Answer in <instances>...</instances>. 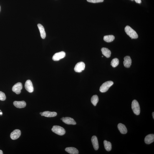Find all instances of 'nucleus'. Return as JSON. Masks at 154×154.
Wrapping results in <instances>:
<instances>
[{"label": "nucleus", "instance_id": "4468645a", "mask_svg": "<svg viewBox=\"0 0 154 154\" xmlns=\"http://www.w3.org/2000/svg\"><path fill=\"white\" fill-rule=\"evenodd\" d=\"M91 141L94 149L96 150H98L99 145L98 140L97 137L95 136H92L91 138Z\"/></svg>", "mask_w": 154, "mask_h": 154}, {"label": "nucleus", "instance_id": "2eb2a0df", "mask_svg": "<svg viewBox=\"0 0 154 154\" xmlns=\"http://www.w3.org/2000/svg\"><path fill=\"white\" fill-rule=\"evenodd\" d=\"M57 115V114L55 112H51L49 111H46L43 112V114L41 115L42 116H44L47 117H54Z\"/></svg>", "mask_w": 154, "mask_h": 154}, {"label": "nucleus", "instance_id": "dca6fc26", "mask_svg": "<svg viewBox=\"0 0 154 154\" xmlns=\"http://www.w3.org/2000/svg\"><path fill=\"white\" fill-rule=\"evenodd\" d=\"M37 26L39 28L40 32V33L41 37L43 39H45L46 36V34L43 26L40 24H38Z\"/></svg>", "mask_w": 154, "mask_h": 154}, {"label": "nucleus", "instance_id": "a878e982", "mask_svg": "<svg viewBox=\"0 0 154 154\" xmlns=\"http://www.w3.org/2000/svg\"><path fill=\"white\" fill-rule=\"evenodd\" d=\"M136 2L138 3V4H140L141 3V0H135Z\"/></svg>", "mask_w": 154, "mask_h": 154}, {"label": "nucleus", "instance_id": "6ab92c4d", "mask_svg": "<svg viewBox=\"0 0 154 154\" xmlns=\"http://www.w3.org/2000/svg\"><path fill=\"white\" fill-rule=\"evenodd\" d=\"M102 54L107 58H109L110 57L111 52L110 50L107 48L103 47L101 49Z\"/></svg>", "mask_w": 154, "mask_h": 154}, {"label": "nucleus", "instance_id": "473e14b6", "mask_svg": "<svg viewBox=\"0 0 154 154\" xmlns=\"http://www.w3.org/2000/svg\"></svg>", "mask_w": 154, "mask_h": 154}, {"label": "nucleus", "instance_id": "4be33fe9", "mask_svg": "<svg viewBox=\"0 0 154 154\" xmlns=\"http://www.w3.org/2000/svg\"><path fill=\"white\" fill-rule=\"evenodd\" d=\"M99 98L98 96L96 95H94L91 99V102L94 106H96L98 102L99 101Z\"/></svg>", "mask_w": 154, "mask_h": 154}, {"label": "nucleus", "instance_id": "b1692460", "mask_svg": "<svg viewBox=\"0 0 154 154\" xmlns=\"http://www.w3.org/2000/svg\"><path fill=\"white\" fill-rule=\"evenodd\" d=\"M6 99V96L4 93L0 91V100L4 101Z\"/></svg>", "mask_w": 154, "mask_h": 154}, {"label": "nucleus", "instance_id": "39448f33", "mask_svg": "<svg viewBox=\"0 0 154 154\" xmlns=\"http://www.w3.org/2000/svg\"><path fill=\"white\" fill-rule=\"evenodd\" d=\"M85 64L83 62L77 63L74 67V70L76 72H81L85 69Z\"/></svg>", "mask_w": 154, "mask_h": 154}, {"label": "nucleus", "instance_id": "2f4dec72", "mask_svg": "<svg viewBox=\"0 0 154 154\" xmlns=\"http://www.w3.org/2000/svg\"><path fill=\"white\" fill-rule=\"evenodd\" d=\"M103 57V56H102V57Z\"/></svg>", "mask_w": 154, "mask_h": 154}, {"label": "nucleus", "instance_id": "f257e3e1", "mask_svg": "<svg viewBox=\"0 0 154 154\" xmlns=\"http://www.w3.org/2000/svg\"><path fill=\"white\" fill-rule=\"evenodd\" d=\"M125 31L127 35L131 38V39H136L138 37V35L136 32L129 26H126Z\"/></svg>", "mask_w": 154, "mask_h": 154}, {"label": "nucleus", "instance_id": "9d476101", "mask_svg": "<svg viewBox=\"0 0 154 154\" xmlns=\"http://www.w3.org/2000/svg\"><path fill=\"white\" fill-rule=\"evenodd\" d=\"M62 120L64 123L67 124V125H75L76 124V122L74 120V119L71 117H65Z\"/></svg>", "mask_w": 154, "mask_h": 154}, {"label": "nucleus", "instance_id": "423d86ee", "mask_svg": "<svg viewBox=\"0 0 154 154\" xmlns=\"http://www.w3.org/2000/svg\"><path fill=\"white\" fill-rule=\"evenodd\" d=\"M66 54L64 51L56 53L53 56L52 59L54 61H57L60 60L65 57Z\"/></svg>", "mask_w": 154, "mask_h": 154}, {"label": "nucleus", "instance_id": "7c9ffc66", "mask_svg": "<svg viewBox=\"0 0 154 154\" xmlns=\"http://www.w3.org/2000/svg\"><path fill=\"white\" fill-rule=\"evenodd\" d=\"M64 118V117H63V118H61V120H63V118Z\"/></svg>", "mask_w": 154, "mask_h": 154}, {"label": "nucleus", "instance_id": "ddd939ff", "mask_svg": "<svg viewBox=\"0 0 154 154\" xmlns=\"http://www.w3.org/2000/svg\"><path fill=\"white\" fill-rule=\"evenodd\" d=\"M154 141V134H149L145 137V143L147 144H151Z\"/></svg>", "mask_w": 154, "mask_h": 154}, {"label": "nucleus", "instance_id": "9b49d317", "mask_svg": "<svg viewBox=\"0 0 154 154\" xmlns=\"http://www.w3.org/2000/svg\"><path fill=\"white\" fill-rule=\"evenodd\" d=\"M123 63L126 67L128 68L130 67L132 64V60L129 56H126L124 58Z\"/></svg>", "mask_w": 154, "mask_h": 154}, {"label": "nucleus", "instance_id": "f3484780", "mask_svg": "<svg viewBox=\"0 0 154 154\" xmlns=\"http://www.w3.org/2000/svg\"><path fill=\"white\" fill-rule=\"evenodd\" d=\"M66 152L71 154H78L79 152L77 149L74 147H68L65 149Z\"/></svg>", "mask_w": 154, "mask_h": 154}, {"label": "nucleus", "instance_id": "1a4fd4ad", "mask_svg": "<svg viewBox=\"0 0 154 154\" xmlns=\"http://www.w3.org/2000/svg\"><path fill=\"white\" fill-rule=\"evenodd\" d=\"M21 135L20 130L18 129H16L11 132L10 135V138L13 140L17 139Z\"/></svg>", "mask_w": 154, "mask_h": 154}, {"label": "nucleus", "instance_id": "aec40b11", "mask_svg": "<svg viewBox=\"0 0 154 154\" xmlns=\"http://www.w3.org/2000/svg\"><path fill=\"white\" fill-rule=\"evenodd\" d=\"M104 146L106 150L110 151L112 149V145L110 142L105 140L104 141Z\"/></svg>", "mask_w": 154, "mask_h": 154}, {"label": "nucleus", "instance_id": "a211bd4d", "mask_svg": "<svg viewBox=\"0 0 154 154\" xmlns=\"http://www.w3.org/2000/svg\"><path fill=\"white\" fill-rule=\"evenodd\" d=\"M118 127L121 134H125L127 133V129L125 126L122 123L119 124L118 125Z\"/></svg>", "mask_w": 154, "mask_h": 154}, {"label": "nucleus", "instance_id": "c756f323", "mask_svg": "<svg viewBox=\"0 0 154 154\" xmlns=\"http://www.w3.org/2000/svg\"><path fill=\"white\" fill-rule=\"evenodd\" d=\"M40 115H42V114H43V112H40Z\"/></svg>", "mask_w": 154, "mask_h": 154}, {"label": "nucleus", "instance_id": "6e6552de", "mask_svg": "<svg viewBox=\"0 0 154 154\" xmlns=\"http://www.w3.org/2000/svg\"><path fill=\"white\" fill-rule=\"evenodd\" d=\"M25 86L26 90L29 92L31 93L34 91V87L32 82L30 80H27L26 81Z\"/></svg>", "mask_w": 154, "mask_h": 154}, {"label": "nucleus", "instance_id": "7ed1b4c3", "mask_svg": "<svg viewBox=\"0 0 154 154\" xmlns=\"http://www.w3.org/2000/svg\"><path fill=\"white\" fill-rule=\"evenodd\" d=\"M113 84V82L111 81H107L104 83L100 87V92H106Z\"/></svg>", "mask_w": 154, "mask_h": 154}, {"label": "nucleus", "instance_id": "20e7f679", "mask_svg": "<svg viewBox=\"0 0 154 154\" xmlns=\"http://www.w3.org/2000/svg\"><path fill=\"white\" fill-rule=\"evenodd\" d=\"M132 108L135 115H139L140 113V108L138 102L136 100H134L132 104Z\"/></svg>", "mask_w": 154, "mask_h": 154}, {"label": "nucleus", "instance_id": "cd10ccee", "mask_svg": "<svg viewBox=\"0 0 154 154\" xmlns=\"http://www.w3.org/2000/svg\"><path fill=\"white\" fill-rule=\"evenodd\" d=\"M3 152L2 150H0V154H3Z\"/></svg>", "mask_w": 154, "mask_h": 154}, {"label": "nucleus", "instance_id": "c85d7f7f", "mask_svg": "<svg viewBox=\"0 0 154 154\" xmlns=\"http://www.w3.org/2000/svg\"><path fill=\"white\" fill-rule=\"evenodd\" d=\"M152 116H153V118L154 119V112H153V113H152Z\"/></svg>", "mask_w": 154, "mask_h": 154}, {"label": "nucleus", "instance_id": "f03ea898", "mask_svg": "<svg viewBox=\"0 0 154 154\" xmlns=\"http://www.w3.org/2000/svg\"><path fill=\"white\" fill-rule=\"evenodd\" d=\"M51 130L54 133L59 135H63L65 133V129L63 127L59 126H54Z\"/></svg>", "mask_w": 154, "mask_h": 154}, {"label": "nucleus", "instance_id": "5701e85b", "mask_svg": "<svg viewBox=\"0 0 154 154\" xmlns=\"http://www.w3.org/2000/svg\"><path fill=\"white\" fill-rule=\"evenodd\" d=\"M119 64V60L118 59L115 58L112 60L111 63V65L112 67H115L118 66Z\"/></svg>", "mask_w": 154, "mask_h": 154}, {"label": "nucleus", "instance_id": "393cba45", "mask_svg": "<svg viewBox=\"0 0 154 154\" xmlns=\"http://www.w3.org/2000/svg\"><path fill=\"white\" fill-rule=\"evenodd\" d=\"M89 2L93 3H97L103 2L104 0H87Z\"/></svg>", "mask_w": 154, "mask_h": 154}, {"label": "nucleus", "instance_id": "0eeeda50", "mask_svg": "<svg viewBox=\"0 0 154 154\" xmlns=\"http://www.w3.org/2000/svg\"><path fill=\"white\" fill-rule=\"evenodd\" d=\"M22 89V85L21 82H18L13 86L12 87L13 91L17 94H19L21 93V91Z\"/></svg>", "mask_w": 154, "mask_h": 154}, {"label": "nucleus", "instance_id": "f8f14e48", "mask_svg": "<svg viewBox=\"0 0 154 154\" xmlns=\"http://www.w3.org/2000/svg\"><path fill=\"white\" fill-rule=\"evenodd\" d=\"M13 104L15 107L18 108H22L25 107L26 106V103L24 101H15L13 103Z\"/></svg>", "mask_w": 154, "mask_h": 154}, {"label": "nucleus", "instance_id": "bb28decb", "mask_svg": "<svg viewBox=\"0 0 154 154\" xmlns=\"http://www.w3.org/2000/svg\"><path fill=\"white\" fill-rule=\"evenodd\" d=\"M3 115V113L2 111L0 110V116H2Z\"/></svg>", "mask_w": 154, "mask_h": 154}, {"label": "nucleus", "instance_id": "412c9836", "mask_svg": "<svg viewBox=\"0 0 154 154\" xmlns=\"http://www.w3.org/2000/svg\"><path fill=\"white\" fill-rule=\"evenodd\" d=\"M104 40L108 43L111 42L113 41L115 39V37L113 35H110L104 36Z\"/></svg>", "mask_w": 154, "mask_h": 154}]
</instances>
